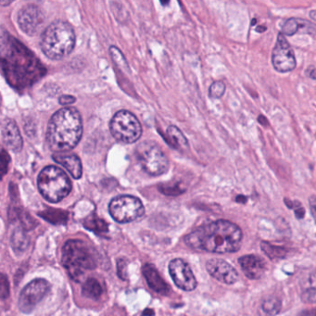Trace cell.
<instances>
[{"instance_id": "e0dca14e", "label": "cell", "mask_w": 316, "mask_h": 316, "mask_svg": "<svg viewBox=\"0 0 316 316\" xmlns=\"http://www.w3.org/2000/svg\"><path fill=\"white\" fill-rule=\"evenodd\" d=\"M53 159L56 163L66 168V170L73 178L79 179L80 177H82L83 166L77 155L58 152L57 154L53 155Z\"/></svg>"}, {"instance_id": "8fae6325", "label": "cell", "mask_w": 316, "mask_h": 316, "mask_svg": "<svg viewBox=\"0 0 316 316\" xmlns=\"http://www.w3.org/2000/svg\"><path fill=\"white\" fill-rule=\"evenodd\" d=\"M45 20V15L40 8L33 4L24 7L17 16L20 28L28 36H36L42 30Z\"/></svg>"}, {"instance_id": "3957f363", "label": "cell", "mask_w": 316, "mask_h": 316, "mask_svg": "<svg viewBox=\"0 0 316 316\" xmlns=\"http://www.w3.org/2000/svg\"><path fill=\"white\" fill-rule=\"evenodd\" d=\"M75 33L67 22L56 21L43 32L40 48L50 60H61L73 52Z\"/></svg>"}, {"instance_id": "30bf717a", "label": "cell", "mask_w": 316, "mask_h": 316, "mask_svg": "<svg viewBox=\"0 0 316 316\" xmlns=\"http://www.w3.org/2000/svg\"><path fill=\"white\" fill-rule=\"evenodd\" d=\"M272 63L274 69L279 73L292 72L296 68V58L294 50L286 37L280 33L272 53Z\"/></svg>"}, {"instance_id": "5b68a950", "label": "cell", "mask_w": 316, "mask_h": 316, "mask_svg": "<svg viewBox=\"0 0 316 316\" xmlns=\"http://www.w3.org/2000/svg\"><path fill=\"white\" fill-rule=\"evenodd\" d=\"M37 186L43 197L51 203L62 201L72 190V183L67 175L56 166H48L40 172Z\"/></svg>"}, {"instance_id": "d4e9b609", "label": "cell", "mask_w": 316, "mask_h": 316, "mask_svg": "<svg viewBox=\"0 0 316 316\" xmlns=\"http://www.w3.org/2000/svg\"><path fill=\"white\" fill-rule=\"evenodd\" d=\"M261 310L268 315H275L281 310V301L278 298L270 297L263 300L261 305Z\"/></svg>"}, {"instance_id": "f546056e", "label": "cell", "mask_w": 316, "mask_h": 316, "mask_svg": "<svg viewBox=\"0 0 316 316\" xmlns=\"http://www.w3.org/2000/svg\"><path fill=\"white\" fill-rule=\"evenodd\" d=\"M10 155L4 149L0 151V178L4 177L8 172L10 164Z\"/></svg>"}, {"instance_id": "f35d334b", "label": "cell", "mask_w": 316, "mask_h": 316, "mask_svg": "<svg viewBox=\"0 0 316 316\" xmlns=\"http://www.w3.org/2000/svg\"><path fill=\"white\" fill-rule=\"evenodd\" d=\"M154 313H155V312H154L153 310H148V309L145 310V311H143V314H144V315H145V314H146V315H153Z\"/></svg>"}, {"instance_id": "d6986e66", "label": "cell", "mask_w": 316, "mask_h": 316, "mask_svg": "<svg viewBox=\"0 0 316 316\" xmlns=\"http://www.w3.org/2000/svg\"><path fill=\"white\" fill-rule=\"evenodd\" d=\"M165 138L172 147L177 150H184V148L189 146V142L186 136L181 132V130L175 125H171L167 128Z\"/></svg>"}, {"instance_id": "ffe728a7", "label": "cell", "mask_w": 316, "mask_h": 316, "mask_svg": "<svg viewBox=\"0 0 316 316\" xmlns=\"http://www.w3.org/2000/svg\"><path fill=\"white\" fill-rule=\"evenodd\" d=\"M39 215L49 223L57 225L66 224L69 218V213L67 212L56 209H48L39 213Z\"/></svg>"}, {"instance_id": "603a6c76", "label": "cell", "mask_w": 316, "mask_h": 316, "mask_svg": "<svg viewBox=\"0 0 316 316\" xmlns=\"http://www.w3.org/2000/svg\"><path fill=\"white\" fill-rule=\"evenodd\" d=\"M102 286L96 278H88L85 281L82 288V294L86 298L97 299L102 295Z\"/></svg>"}, {"instance_id": "ac0fdd59", "label": "cell", "mask_w": 316, "mask_h": 316, "mask_svg": "<svg viewBox=\"0 0 316 316\" xmlns=\"http://www.w3.org/2000/svg\"><path fill=\"white\" fill-rule=\"evenodd\" d=\"M315 31L314 24L303 19H288L282 27V34L286 37H292L298 32L314 36Z\"/></svg>"}, {"instance_id": "4dcf8cb0", "label": "cell", "mask_w": 316, "mask_h": 316, "mask_svg": "<svg viewBox=\"0 0 316 316\" xmlns=\"http://www.w3.org/2000/svg\"><path fill=\"white\" fill-rule=\"evenodd\" d=\"M10 296V283L6 275L0 273V298H7Z\"/></svg>"}, {"instance_id": "7c38bea8", "label": "cell", "mask_w": 316, "mask_h": 316, "mask_svg": "<svg viewBox=\"0 0 316 316\" xmlns=\"http://www.w3.org/2000/svg\"><path fill=\"white\" fill-rule=\"evenodd\" d=\"M171 277L180 289L192 291L197 287V280L189 263L183 259L177 258L169 264Z\"/></svg>"}, {"instance_id": "e575fe53", "label": "cell", "mask_w": 316, "mask_h": 316, "mask_svg": "<svg viewBox=\"0 0 316 316\" xmlns=\"http://www.w3.org/2000/svg\"><path fill=\"white\" fill-rule=\"evenodd\" d=\"M307 76H309L312 80H315V68L314 66H310L306 71Z\"/></svg>"}, {"instance_id": "8992f818", "label": "cell", "mask_w": 316, "mask_h": 316, "mask_svg": "<svg viewBox=\"0 0 316 316\" xmlns=\"http://www.w3.org/2000/svg\"><path fill=\"white\" fill-rule=\"evenodd\" d=\"M142 169L153 177L162 176L169 170V161L156 144L142 142L135 151Z\"/></svg>"}, {"instance_id": "5bb4252c", "label": "cell", "mask_w": 316, "mask_h": 316, "mask_svg": "<svg viewBox=\"0 0 316 316\" xmlns=\"http://www.w3.org/2000/svg\"><path fill=\"white\" fill-rule=\"evenodd\" d=\"M238 262L243 271L244 274L249 279L261 278L266 272V262L260 256L245 255L241 257Z\"/></svg>"}, {"instance_id": "44dd1931", "label": "cell", "mask_w": 316, "mask_h": 316, "mask_svg": "<svg viewBox=\"0 0 316 316\" xmlns=\"http://www.w3.org/2000/svg\"><path fill=\"white\" fill-rule=\"evenodd\" d=\"M30 244L29 237L26 235L24 228H17L13 232L12 237V246L15 252H24Z\"/></svg>"}, {"instance_id": "b9f144b4", "label": "cell", "mask_w": 316, "mask_h": 316, "mask_svg": "<svg viewBox=\"0 0 316 316\" xmlns=\"http://www.w3.org/2000/svg\"><path fill=\"white\" fill-rule=\"evenodd\" d=\"M257 32H259V33H262V32H264V31L266 30V27H257Z\"/></svg>"}, {"instance_id": "cb8c5ba5", "label": "cell", "mask_w": 316, "mask_h": 316, "mask_svg": "<svg viewBox=\"0 0 316 316\" xmlns=\"http://www.w3.org/2000/svg\"><path fill=\"white\" fill-rule=\"evenodd\" d=\"M262 251L270 258V259H282L286 255V250L283 248L274 246L268 243L266 241H262L261 243Z\"/></svg>"}, {"instance_id": "83f0119b", "label": "cell", "mask_w": 316, "mask_h": 316, "mask_svg": "<svg viewBox=\"0 0 316 316\" xmlns=\"http://www.w3.org/2000/svg\"><path fill=\"white\" fill-rule=\"evenodd\" d=\"M17 213H17V216H18L20 222L23 225V228L25 230H30V229L35 228V226L37 225V223L31 215L25 212L24 210L17 211Z\"/></svg>"}, {"instance_id": "60d3db41", "label": "cell", "mask_w": 316, "mask_h": 316, "mask_svg": "<svg viewBox=\"0 0 316 316\" xmlns=\"http://www.w3.org/2000/svg\"><path fill=\"white\" fill-rule=\"evenodd\" d=\"M163 6H167L170 3V0H160Z\"/></svg>"}, {"instance_id": "ba28073f", "label": "cell", "mask_w": 316, "mask_h": 316, "mask_svg": "<svg viewBox=\"0 0 316 316\" xmlns=\"http://www.w3.org/2000/svg\"><path fill=\"white\" fill-rule=\"evenodd\" d=\"M109 212L116 222L127 224L143 216L145 209L138 198L130 195H122L110 201Z\"/></svg>"}, {"instance_id": "4316f807", "label": "cell", "mask_w": 316, "mask_h": 316, "mask_svg": "<svg viewBox=\"0 0 316 316\" xmlns=\"http://www.w3.org/2000/svg\"><path fill=\"white\" fill-rule=\"evenodd\" d=\"M110 53L112 60H113L114 63L118 67L126 71L128 73H130V69H129L127 61L124 58V56L122 55V51L120 49H117L114 46H111L110 48Z\"/></svg>"}, {"instance_id": "9c48e42d", "label": "cell", "mask_w": 316, "mask_h": 316, "mask_svg": "<svg viewBox=\"0 0 316 316\" xmlns=\"http://www.w3.org/2000/svg\"><path fill=\"white\" fill-rule=\"evenodd\" d=\"M50 290L47 280L35 279L23 289L19 298V308L23 312L29 313L35 310L37 304L45 298Z\"/></svg>"}, {"instance_id": "7bdbcfd3", "label": "cell", "mask_w": 316, "mask_h": 316, "mask_svg": "<svg viewBox=\"0 0 316 316\" xmlns=\"http://www.w3.org/2000/svg\"><path fill=\"white\" fill-rule=\"evenodd\" d=\"M310 17L312 20H315V11H311L310 12Z\"/></svg>"}, {"instance_id": "277c9868", "label": "cell", "mask_w": 316, "mask_h": 316, "mask_svg": "<svg viewBox=\"0 0 316 316\" xmlns=\"http://www.w3.org/2000/svg\"><path fill=\"white\" fill-rule=\"evenodd\" d=\"M61 262L72 279L79 281L86 271L97 267L94 250L82 240H68L63 246Z\"/></svg>"}, {"instance_id": "52a82bcc", "label": "cell", "mask_w": 316, "mask_h": 316, "mask_svg": "<svg viewBox=\"0 0 316 316\" xmlns=\"http://www.w3.org/2000/svg\"><path fill=\"white\" fill-rule=\"evenodd\" d=\"M110 129L116 140L125 144L136 142L142 134V126L138 119L128 110H120L112 117Z\"/></svg>"}, {"instance_id": "4fadbf2b", "label": "cell", "mask_w": 316, "mask_h": 316, "mask_svg": "<svg viewBox=\"0 0 316 316\" xmlns=\"http://www.w3.org/2000/svg\"><path fill=\"white\" fill-rule=\"evenodd\" d=\"M206 269L208 273L213 278L226 285H233L239 279L237 270L227 261L218 258H213L207 261Z\"/></svg>"}, {"instance_id": "2e32d148", "label": "cell", "mask_w": 316, "mask_h": 316, "mask_svg": "<svg viewBox=\"0 0 316 316\" xmlns=\"http://www.w3.org/2000/svg\"><path fill=\"white\" fill-rule=\"evenodd\" d=\"M2 137L6 146L13 151L19 152L23 148V138L17 124L13 120L5 122L2 128Z\"/></svg>"}, {"instance_id": "f1b7e54d", "label": "cell", "mask_w": 316, "mask_h": 316, "mask_svg": "<svg viewBox=\"0 0 316 316\" xmlns=\"http://www.w3.org/2000/svg\"><path fill=\"white\" fill-rule=\"evenodd\" d=\"M225 93V85L221 81H216L213 83L209 89V97L214 99H219Z\"/></svg>"}, {"instance_id": "484cf974", "label": "cell", "mask_w": 316, "mask_h": 316, "mask_svg": "<svg viewBox=\"0 0 316 316\" xmlns=\"http://www.w3.org/2000/svg\"><path fill=\"white\" fill-rule=\"evenodd\" d=\"M159 191L165 196L170 197H177L183 194L185 192V189L180 187V184L178 183H170V184H163L158 187Z\"/></svg>"}, {"instance_id": "7402d4cb", "label": "cell", "mask_w": 316, "mask_h": 316, "mask_svg": "<svg viewBox=\"0 0 316 316\" xmlns=\"http://www.w3.org/2000/svg\"><path fill=\"white\" fill-rule=\"evenodd\" d=\"M84 225L87 230L94 232L99 236L106 234L109 230L108 224L104 220L97 217L96 214H92L90 216H88L84 221Z\"/></svg>"}, {"instance_id": "7a4b0ae2", "label": "cell", "mask_w": 316, "mask_h": 316, "mask_svg": "<svg viewBox=\"0 0 316 316\" xmlns=\"http://www.w3.org/2000/svg\"><path fill=\"white\" fill-rule=\"evenodd\" d=\"M83 134L82 117L73 107L58 110L51 117L47 130V142L55 152H65L77 146Z\"/></svg>"}, {"instance_id": "836d02e7", "label": "cell", "mask_w": 316, "mask_h": 316, "mask_svg": "<svg viewBox=\"0 0 316 316\" xmlns=\"http://www.w3.org/2000/svg\"><path fill=\"white\" fill-rule=\"evenodd\" d=\"M75 97L73 96H67V95H64V96H61L59 99L60 103L61 105H70V104H73L75 102Z\"/></svg>"}, {"instance_id": "d6a6232c", "label": "cell", "mask_w": 316, "mask_h": 316, "mask_svg": "<svg viewBox=\"0 0 316 316\" xmlns=\"http://www.w3.org/2000/svg\"><path fill=\"white\" fill-rule=\"evenodd\" d=\"M301 298L306 303H314L315 302V288L312 286L301 294Z\"/></svg>"}, {"instance_id": "8d00e7d4", "label": "cell", "mask_w": 316, "mask_h": 316, "mask_svg": "<svg viewBox=\"0 0 316 316\" xmlns=\"http://www.w3.org/2000/svg\"><path fill=\"white\" fill-rule=\"evenodd\" d=\"M304 213H305V211H304L303 208H299L298 210H296V216L298 217V219L303 218Z\"/></svg>"}, {"instance_id": "74e56055", "label": "cell", "mask_w": 316, "mask_h": 316, "mask_svg": "<svg viewBox=\"0 0 316 316\" xmlns=\"http://www.w3.org/2000/svg\"><path fill=\"white\" fill-rule=\"evenodd\" d=\"M14 0H0V6H9Z\"/></svg>"}, {"instance_id": "ab89813d", "label": "cell", "mask_w": 316, "mask_h": 316, "mask_svg": "<svg viewBox=\"0 0 316 316\" xmlns=\"http://www.w3.org/2000/svg\"><path fill=\"white\" fill-rule=\"evenodd\" d=\"M241 198H242V199H238V198H237V202H243V203H245V202L247 201V198L244 197V196H241Z\"/></svg>"}, {"instance_id": "9a60e30c", "label": "cell", "mask_w": 316, "mask_h": 316, "mask_svg": "<svg viewBox=\"0 0 316 316\" xmlns=\"http://www.w3.org/2000/svg\"><path fill=\"white\" fill-rule=\"evenodd\" d=\"M143 275L146 278V283L153 291L162 295H168L170 293V287L165 283V280L159 274L158 270L151 263H146L143 269Z\"/></svg>"}, {"instance_id": "6da1fadb", "label": "cell", "mask_w": 316, "mask_h": 316, "mask_svg": "<svg viewBox=\"0 0 316 316\" xmlns=\"http://www.w3.org/2000/svg\"><path fill=\"white\" fill-rule=\"evenodd\" d=\"M242 238V231L237 225L229 221L218 220L191 232L185 237V242L197 250L225 254L240 249Z\"/></svg>"}, {"instance_id": "d590c367", "label": "cell", "mask_w": 316, "mask_h": 316, "mask_svg": "<svg viewBox=\"0 0 316 316\" xmlns=\"http://www.w3.org/2000/svg\"><path fill=\"white\" fill-rule=\"evenodd\" d=\"M310 208H311V214L314 217V213H315V211H314V206H315V198H314V196H312L310 198Z\"/></svg>"}, {"instance_id": "1f68e13d", "label": "cell", "mask_w": 316, "mask_h": 316, "mask_svg": "<svg viewBox=\"0 0 316 316\" xmlns=\"http://www.w3.org/2000/svg\"><path fill=\"white\" fill-rule=\"evenodd\" d=\"M117 272H118V276L121 279H127V261L125 259L122 258L117 261Z\"/></svg>"}]
</instances>
